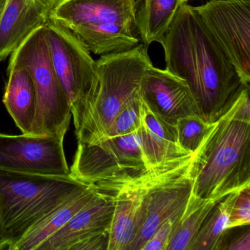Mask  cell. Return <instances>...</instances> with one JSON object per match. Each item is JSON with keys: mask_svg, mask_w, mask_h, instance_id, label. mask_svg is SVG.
<instances>
[{"mask_svg": "<svg viewBox=\"0 0 250 250\" xmlns=\"http://www.w3.org/2000/svg\"><path fill=\"white\" fill-rule=\"evenodd\" d=\"M7 1L8 0H0V17L2 16V12H3L4 9H5Z\"/></svg>", "mask_w": 250, "mask_h": 250, "instance_id": "obj_30", "label": "cell"}, {"mask_svg": "<svg viewBox=\"0 0 250 250\" xmlns=\"http://www.w3.org/2000/svg\"><path fill=\"white\" fill-rule=\"evenodd\" d=\"M139 0H60L49 19L69 30L90 53L124 52L140 44Z\"/></svg>", "mask_w": 250, "mask_h": 250, "instance_id": "obj_3", "label": "cell"}, {"mask_svg": "<svg viewBox=\"0 0 250 250\" xmlns=\"http://www.w3.org/2000/svg\"><path fill=\"white\" fill-rule=\"evenodd\" d=\"M70 176L0 170V222L7 250L49 212L87 187Z\"/></svg>", "mask_w": 250, "mask_h": 250, "instance_id": "obj_5", "label": "cell"}, {"mask_svg": "<svg viewBox=\"0 0 250 250\" xmlns=\"http://www.w3.org/2000/svg\"><path fill=\"white\" fill-rule=\"evenodd\" d=\"M213 124L204 121L198 115H188L177 121L178 142L189 153H195L203 146L213 128Z\"/></svg>", "mask_w": 250, "mask_h": 250, "instance_id": "obj_22", "label": "cell"}, {"mask_svg": "<svg viewBox=\"0 0 250 250\" xmlns=\"http://www.w3.org/2000/svg\"><path fill=\"white\" fill-rule=\"evenodd\" d=\"M114 212L113 196L97 191L94 198L76 213L38 250H71L90 237L109 231Z\"/></svg>", "mask_w": 250, "mask_h": 250, "instance_id": "obj_14", "label": "cell"}, {"mask_svg": "<svg viewBox=\"0 0 250 250\" xmlns=\"http://www.w3.org/2000/svg\"><path fill=\"white\" fill-rule=\"evenodd\" d=\"M174 222L172 219H167L163 222L147 240L142 250H167Z\"/></svg>", "mask_w": 250, "mask_h": 250, "instance_id": "obj_25", "label": "cell"}, {"mask_svg": "<svg viewBox=\"0 0 250 250\" xmlns=\"http://www.w3.org/2000/svg\"><path fill=\"white\" fill-rule=\"evenodd\" d=\"M161 177L160 174L149 172L124 183L91 186L96 191L113 196L114 212L108 231L107 250H129L138 229L145 195Z\"/></svg>", "mask_w": 250, "mask_h": 250, "instance_id": "obj_12", "label": "cell"}, {"mask_svg": "<svg viewBox=\"0 0 250 250\" xmlns=\"http://www.w3.org/2000/svg\"><path fill=\"white\" fill-rule=\"evenodd\" d=\"M197 151L149 187L143 200L138 229L129 250H142L163 222L169 219L175 222L182 214L192 190Z\"/></svg>", "mask_w": 250, "mask_h": 250, "instance_id": "obj_10", "label": "cell"}, {"mask_svg": "<svg viewBox=\"0 0 250 250\" xmlns=\"http://www.w3.org/2000/svg\"><path fill=\"white\" fill-rule=\"evenodd\" d=\"M226 250H250V232L249 229L241 232L227 246L222 248Z\"/></svg>", "mask_w": 250, "mask_h": 250, "instance_id": "obj_27", "label": "cell"}, {"mask_svg": "<svg viewBox=\"0 0 250 250\" xmlns=\"http://www.w3.org/2000/svg\"><path fill=\"white\" fill-rule=\"evenodd\" d=\"M181 0H139L137 26L143 43H162L180 7Z\"/></svg>", "mask_w": 250, "mask_h": 250, "instance_id": "obj_19", "label": "cell"}, {"mask_svg": "<svg viewBox=\"0 0 250 250\" xmlns=\"http://www.w3.org/2000/svg\"><path fill=\"white\" fill-rule=\"evenodd\" d=\"M44 29L52 67L69 101L77 131L97 88L96 61L86 46L59 23L49 18Z\"/></svg>", "mask_w": 250, "mask_h": 250, "instance_id": "obj_7", "label": "cell"}, {"mask_svg": "<svg viewBox=\"0 0 250 250\" xmlns=\"http://www.w3.org/2000/svg\"><path fill=\"white\" fill-rule=\"evenodd\" d=\"M234 192L218 202L209 213L189 250H221L229 225V214Z\"/></svg>", "mask_w": 250, "mask_h": 250, "instance_id": "obj_21", "label": "cell"}, {"mask_svg": "<svg viewBox=\"0 0 250 250\" xmlns=\"http://www.w3.org/2000/svg\"><path fill=\"white\" fill-rule=\"evenodd\" d=\"M141 96L131 101L115 118L107 134L102 140L137 131L141 125Z\"/></svg>", "mask_w": 250, "mask_h": 250, "instance_id": "obj_23", "label": "cell"}, {"mask_svg": "<svg viewBox=\"0 0 250 250\" xmlns=\"http://www.w3.org/2000/svg\"><path fill=\"white\" fill-rule=\"evenodd\" d=\"M143 153L140 128L132 134L97 143H78L70 175L89 185L99 181L122 178L149 169Z\"/></svg>", "mask_w": 250, "mask_h": 250, "instance_id": "obj_8", "label": "cell"}, {"mask_svg": "<svg viewBox=\"0 0 250 250\" xmlns=\"http://www.w3.org/2000/svg\"><path fill=\"white\" fill-rule=\"evenodd\" d=\"M7 250V244L4 241L3 234H2V225L0 222V250Z\"/></svg>", "mask_w": 250, "mask_h": 250, "instance_id": "obj_29", "label": "cell"}, {"mask_svg": "<svg viewBox=\"0 0 250 250\" xmlns=\"http://www.w3.org/2000/svg\"><path fill=\"white\" fill-rule=\"evenodd\" d=\"M8 71L4 104L21 132L31 135L37 112V98L33 79L24 67L8 65Z\"/></svg>", "mask_w": 250, "mask_h": 250, "instance_id": "obj_17", "label": "cell"}, {"mask_svg": "<svg viewBox=\"0 0 250 250\" xmlns=\"http://www.w3.org/2000/svg\"><path fill=\"white\" fill-rule=\"evenodd\" d=\"M181 2H183V3H184V2H188V0H181Z\"/></svg>", "mask_w": 250, "mask_h": 250, "instance_id": "obj_31", "label": "cell"}, {"mask_svg": "<svg viewBox=\"0 0 250 250\" xmlns=\"http://www.w3.org/2000/svg\"><path fill=\"white\" fill-rule=\"evenodd\" d=\"M63 141L49 136L0 133V170L70 176Z\"/></svg>", "mask_w": 250, "mask_h": 250, "instance_id": "obj_11", "label": "cell"}, {"mask_svg": "<svg viewBox=\"0 0 250 250\" xmlns=\"http://www.w3.org/2000/svg\"><path fill=\"white\" fill-rule=\"evenodd\" d=\"M49 14L37 0H8L0 17V62L47 22Z\"/></svg>", "mask_w": 250, "mask_h": 250, "instance_id": "obj_15", "label": "cell"}, {"mask_svg": "<svg viewBox=\"0 0 250 250\" xmlns=\"http://www.w3.org/2000/svg\"><path fill=\"white\" fill-rule=\"evenodd\" d=\"M250 224V184L235 191L229 214L228 229Z\"/></svg>", "mask_w": 250, "mask_h": 250, "instance_id": "obj_24", "label": "cell"}, {"mask_svg": "<svg viewBox=\"0 0 250 250\" xmlns=\"http://www.w3.org/2000/svg\"><path fill=\"white\" fill-rule=\"evenodd\" d=\"M151 61L147 46L142 43L124 52L101 55L96 61L97 88L80 128L78 143L92 144L107 134L114 120L136 98Z\"/></svg>", "mask_w": 250, "mask_h": 250, "instance_id": "obj_4", "label": "cell"}, {"mask_svg": "<svg viewBox=\"0 0 250 250\" xmlns=\"http://www.w3.org/2000/svg\"><path fill=\"white\" fill-rule=\"evenodd\" d=\"M9 65L27 68L34 83L37 112L31 135L64 140L72 117L71 104L52 67L44 26L11 54Z\"/></svg>", "mask_w": 250, "mask_h": 250, "instance_id": "obj_6", "label": "cell"}, {"mask_svg": "<svg viewBox=\"0 0 250 250\" xmlns=\"http://www.w3.org/2000/svg\"><path fill=\"white\" fill-rule=\"evenodd\" d=\"M160 44L165 69L185 80L199 115L210 124L217 121L243 84L194 7L187 2L181 5Z\"/></svg>", "mask_w": 250, "mask_h": 250, "instance_id": "obj_1", "label": "cell"}, {"mask_svg": "<svg viewBox=\"0 0 250 250\" xmlns=\"http://www.w3.org/2000/svg\"><path fill=\"white\" fill-rule=\"evenodd\" d=\"M176 124L153 112L142 98L140 132L149 167L193 154L180 145Z\"/></svg>", "mask_w": 250, "mask_h": 250, "instance_id": "obj_16", "label": "cell"}, {"mask_svg": "<svg viewBox=\"0 0 250 250\" xmlns=\"http://www.w3.org/2000/svg\"><path fill=\"white\" fill-rule=\"evenodd\" d=\"M234 65L241 83H250V0H209L194 7Z\"/></svg>", "mask_w": 250, "mask_h": 250, "instance_id": "obj_9", "label": "cell"}, {"mask_svg": "<svg viewBox=\"0 0 250 250\" xmlns=\"http://www.w3.org/2000/svg\"><path fill=\"white\" fill-rule=\"evenodd\" d=\"M141 96L153 112L173 122L188 115H199L197 104L185 80L153 64L145 74Z\"/></svg>", "mask_w": 250, "mask_h": 250, "instance_id": "obj_13", "label": "cell"}, {"mask_svg": "<svg viewBox=\"0 0 250 250\" xmlns=\"http://www.w3.org/2000/svg\"><path fill=\"white\" fill-rule=\"evenodd\" d=\"M97 194L87 186L73 194L35 224L11 250H38L39 247L62 228Z\"/></svg>", "mask_w": 250, "mask_h": 250, "instance_id": "obj_18", "label": "cell"}, {"mask_svg": "<svg viewBox=\"0 0 250 250\" xmlns=\"http://www.w3.org/2000/svg\"><path fill=\"white\" fill-rule=\"evenodd\" d=\"M219 201L200 198L191 193L184 212L174 223L167 250H189L202 225Z\"/></svg>", "mask_w": 250, "mask_h": 250, "instance_id": "obj_20", "label": "cell"}, {"mask_svg": "<svg viewBox=\"0 0 250 250\" xmlns=\"http://www.w3.org/2000/svg\"><path fill=\"white\" fill-rule=\"evenodd\" d=\"M37 1L50 14L51 11L55 8L60 0H37Z\"/></svg>", "mask_w": 250, "mask_h": 250, "instance_id": "obj_28", "label": "cell"}, {"mask_svg": "<svg viewBox=\"0 0 250 250\" xmlns=\"http://www.w3.org/2000/svg\"><path fill=\"white\" fill-rule=\"evenodd\" d=\"M108 232L90 237L74 245L71 250H107Z\"/></svg>", "mask_w": 250, "mask_h": 250, "instance_id": "obj_26", "label": "cell"}, {"mask_svg": "<svg viewBox=\"0 0 250 250\" xmlns=\"http://www.w3.org/2000/svg\"><path fill=\"white\" fill-rule=\"evenodd\" d=\"M250 121L237 118L230 104L197 151L191 193L221 200L250 184Z\"/></svg>", "mask_w": 250, "mask_h": 250, "instance_id": "obj_2", "label": "cell"}]
</instances>
